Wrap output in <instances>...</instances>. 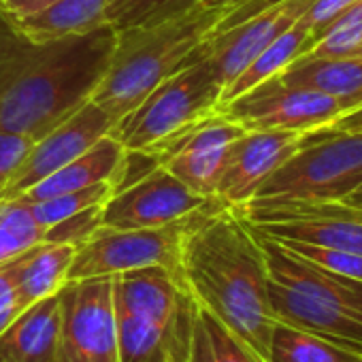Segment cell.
Listing matches in <instances>:
<instances>
[{"instance_id": "1", "label": "cell", "mask_w": 362, "mask_h": 362, "mask_svg": "<svg viewBox=\"0 0 362 362\" xmlns=\"http://www.w3.org/2000/svg\"><path fill=\"white\" fill-rule=\"evenodd\" d=\"M117 33H92L35 43L0 11V130L39 141L79 107L100 83Z\"/></svg>"}, {"instance_id": "2", "label": "cell", "mask_w": 362, "mask_h": 362, "mask_svg": "<svg viewBox=\"0 0 362 362\" xmlns=\"http://www.w3.org/2000/svg\"><path fill=\"white\" fill-rule=\"evenodd\" d=\"M181 269L197 303L267 360L275 315L264 254L250 222L220 199L199 209L184 237Z\"/></svg>"}, {"instance_id": "3", "label": "cell", "mask_w": 362, "mask_h": 362, "mask_svg": "<svg viewBox=\"0 0 362 362\" xmlns=\"http://www.w3.org/2000/svg\"><path fill=\"white\" fill-rule=\"evenodd\" d=\"M226 13V3H194L166 20L119 30L111 62L90 100L113 122L132 111L158 83L188 69L201 56L209 30Z\"/></svg>"}, {"instance_id": "4", "label": "cell", "mask_w": 362, "mask_h": 362, "mask_svg": "<svg viewBox=\"0 0 362 362\" xmlns=\"http://www.w3.org/2000/svg\"><path fill=\"white\" fill-rule=\"evenodd\" d=\"M254 233L267 262L275 320L362 356V279L326 271L258 228Z\"/></svg>"}, {"instance_id": "5", "label": "cell", "mask_w": 362, "mask_h": 362, "mask_svg": "<svg viewBox=\"0 0 362 362\" xmlns=\"http://www.w3.org/2000/svg\"><path fill=\"white\" fill-rule=\"evenodd\" d=\"M119 362H188L199 303L162 267L113 275Z\"/></svg>"}, {"instance_id": "6", "label": "cell", "mask_w": 362, "mask_h": 362, "mask_svg": "<svg viewBox=\"0 0 362 362\" xmlns=\"http://www.w3.org/2000/svg\"><path fill=\"white\" fill-rule=\"evenodd\" d=\"M362 188V132L330 126L305 132L303 145L275 168L252 201H345Z\"/></svg>"}, {"instance_id": "7", "label": "cell", "mask_w": 362, "mask_h": 362, "mask_svg": "<svg viewBox=\"0 0 362 362\" xmlns=\"http://www.w3.org/2000/svg\"><path fill=\"white\" fill-rule=\"evenodd\" d=\"M220 94L222 88L209 60L199 58L188 69L158 83L132 111L113 124L109 134L126 151H141L173 130L211 115L220 105Z\"/></svg>"}, {"instance_id": "8", "label": "cell", "mask_w": 362, "mask_h": 362, "mask_svg": "<svg viewBox=\"0 0 362 362\" xmlns=\"http://www.w3.org/2000/svg\"><path fill=\"white\" fill-rule=\"evenodd\" d=\"M194 214L158 228L119 230L100 226L83 245L77 247L69 269V281L117 275L143 267H162L179 284L186 286L184 269H181V247Z\"/></svg>"}, {"instance_id": "9", "label": "cell", "mask_w": 362, "mask_h": 362, "mask_svg": "<svg viewBox=\"0 0 362 362\" xmlns=\"http://www.w3.org/2000/svg\"><path fill=\"white\" fill-rule=\"evenodd\" d=\"M56 362H119L113 275L71 279L58 290Z\"/></svg>"}, {"instance_id": "10", "label": "cell", "mask_w": 362, "mask_h": 362, "mask_svg": "<svg viewBox=\"0 0 362 362\" xmlns=\"http://www.w3.org/2000/svg\"><path fill=\"white\" fill-rule=\"evenodd\" d=\"M237 211L273 239L303 241L362 256V207L345 201H250Z\"/></svg>"}, {"instance_id": "11", "label": "cell", "mask_w": 362, "mask_h": 362, "mask_svg": "<svg viewBox=\"0 0 362 362\" xmlns=\"http://www.w3.org/2000/svg\"><path fill=\"white\" fill-rule=\"evenodd\" d=\"M218 111L245 130L311 132L345 115L349 109L324 92L284 83L277 75L224 103Z\"/></svg>"}, {"instance_id": "12", "label": "cell", "mask_w": 362, "mask_h": 362, "mask_svg": "<svg viewBox=\"0 0 362 362\" xmlns=\"http://www.w3.org/2000/svg\"><path fill=\"white\" fill-rule=\"evenodd\" d=\"M214 201L188 190L164 166H156L126 184L105 203L103 226L119 230L158 228L188 218Z\"/></svg>"}, {"instance_id": "13", "label": "cell", "mask_w": 362, "mask_h": 362, "mask_svg": "<svg viewBox=\"0 0 362 362\" xmlns=\"http://www.w3.org/2000/svg\"><path fill=\"white\" fill-rule=\"evenodd\" d=\"M113 119L96 103L88 100L71 117L49 130L45 136L33 143L24 160L13 170L7 186L0 192V199H18L39 181L86 153L94 143L107 136L113 128Z\"/></svg>"}, {"instance_id": "14", "label": "cell", "mask_w": 362, "mask_h": 362, "mask_svg": "<svg viewBox=\"0 0 362 362\" xmlns=\"http://www.w3.org/2000/svg\"><path fill=\"white\" fill-rule=\"evenodd\" d=\"M311 5L313 0H281L230 28L209 33L199 56L209 60L220 88L224 90L271 41L303 18Z\"/></svg>"}, {"instance_id": "15", "label": "cell", "mask_w": 362, "mask_h": 362, "mask_svg": "<svg viewBox=\"0 0 362 362\" xmlns=\"http://www.w3.org/2000/svg\"><path fill=\"white\" fill-rule=\"evenodd\" d=\"M305 132L290 130H245L228 145L216 199L233 209L245 207L269 179L300 145Z\"/></svg>"}, {"instance_id": "16", "label": "cell", "mask_w": 362, "mask_h": 362, "mask_svg": "<svg viewBox=\"0 0 362 362\" xmlns=\"http://www.w3.org/2000/svg\"><path fill=\"white\" fill-rule=\"evenodd\" d=\"M126 158L128 151L111 134H107L98 143H94L86 153L77 156L75 160H71L43 181H39L37 186L20 194L18 199L26 203H37L64 192L83 190L88 186L100 184V181H115L122 188Z\"/></svg>"}, {"instance_id": "17", "label": "cell", "mask_w": 362, "mask_h": 362, "mask_svg": "<svg viewBox=\"0 0 362 362\" xmlns=\"http://www.w3.org/2000/svg\"><path fill=\"white\" fill-rule=\"evenodd\" d=\"M60 330L58 292L26 307L0 334V358L9 362H56Z\"/></svg>"}, {"instance_id": "18", "label": "cell", "mask_w": 362, "mask_h": 362, "mask_svg": "<svg viewBox=\"0 0 362 362\" xmlns=\"http://www.w3.org/2000/svg\"><path fill=\"white\" fill-rule=\"evenodd\" d=\"M75 254V245L43 241L7 260L22 311L56 294L69 281V269Z\"/></svg>"}, {"instance_id": "19", "label": "cell", "mask_w": 362, "mask_h": 362, "mask_svg": "<svg viewBox=\"0 0 362 362\" xmlns=\"http://www.w3.org/2000/svg\"><path fill=\"white\" fill-rule=\"evenodd\" d=\"M277 77L284 83L311 88L339 98L349 111L362 107V56L317 58L303 54Z\"/></svg>"}, {"instance_id": "20", "label": "cell", "mask_w": 362, "mask_h": 362, "mask_svg": "<svg viewBox=\"0 0 362 362\" xmlns=\"http://www.w3.org/2000/svg\"><path fill=\"white\" fill-rule=\"evenodd\" d=\"M113 0H58L52 7L22 18L9 20L18 33L35 43L56 41L64 37L86 35L107 24L105 13Z\"/></svg>"}, {"instance_id": "21", "label": "cell", "mask_w": 362, "mask_h": 362, "mask_svg": "<svg viewBox=\"0 0 362 362\" xmlns=\"http://www.w3.org/2000/svg\"><path fill=\"white\" fill-rule=\"evenodd\" d=\"M313 47L311 30L305 26V22L298 18L288 30H284L275 41H271L243 71L241 75L222 90L220 105L245 94L247 90L256 88L258 83L279 75L288 64H292L298 56L307 54ZM218 105V107H220Z\"/></svg>"}, {"instance_id": "22", "label": "cell", "mask_w": 362, "mask_h": 362, "mask_svg": "<svg viewBox=\"0 0 362 362\" xmlns=\"http://www.w3.org/2000/svg\"><path fill=\"white\" fill-rule=\"evenodd\" d=\"M188 362H267L214 313L199 305Z\"/></svg>"}, {"instance_id": "23", "label": "cell", "mask_w": 362, "mask_h": 362, "mask_svg": "<svg viewBox=\"0 0 362 362\" xmlns=\"http://www.w3.org/2000/svg\"><path fill=\"white\" fill-rule=\"evenodd\" d=\"M358 358V354L277 320L267 354V362H356Z\"/></svg>"}, {"instance_id": "24", "label": "cell", "mask_w": 362, "mask_h": 362, "mask_svg": "<svg viewBox=\"0 0 362 362\" xmlns=\"http://www.w3.org/2000/svg\"><path fill=\"white\" fill-rule=\"evenodd\" d=\"M226 156H228V145L175 156L166 160L162 166L194 194L203 199H216L220 177L226 166Z\"/></svg>"}, {"instance_id": "25", "label": "cell", "mask_w": 362, "mask_h": 362, "mask_svg": "<svg viewBox=\"0 0 362 362\" xmlns=\"http://www.w3.org/2000/svg\"><path fill=\"white\" fill-rule=\"evenodd\" d=\"M45 228L35 220L30 205L22 199H0V262L43 243Z\"/></svg>"}, {"instance_id": "26", "label": "cell", "mask_w": 362, "mask_h": 362, "mask_svg": "<svg viewBox=\"0 0 362 362\" xmlns=\"http://www.w3.org/2000/svg\"><path fill=\"white\" fill-rule=\"evenodd\" d=\"M119 190V184L115 181H100V184L88 186L83 190H75V192H64L45 201H37V203H28L30 211L35 216V220L47 230L49 226L83 211L96 205H105L115 192Z\"/></svg>"}, {"instance_id": "27", "label": "cell", "mask_w": 362, "mask_h": 362, "mask_svg": "<svg viewBox=\"0 0 362 362\" xmlns=\"http://www.w3.org/2000/svg\"><path fill=\"white\" fill-rule=\"evenodd\" d=\"M199 0H113L105 13L107 24L119 33L136 26H147L190 9Z\"/></svg>"}, {"instance_id": "28", "label": "cell", "mask_w": 362, "mask_h": 362, "mask_svg": "<svg viewBox=\"0 0 362 362\" xmlns=\"http://www.w3.org/2000/svg\"><path fill=\"white\" fill-rule=\"evenodd\" d=\"M362 43V0L349 5L330 28L315 41V45L307 52L317 58H343L354 56L358 45Z\"/></svg>"}, {"instance_id": "29", "label": "cell", "mask_w": 362, "mask_h": 362, "mask_svg": "<svg viewBox=\"0 0 362 362\" xmlns=\"http://www.w3.org/2000/svg\"><path fill=\"white\" fill-rule=\"evenodd\" d=\"M275 241H279L281 245H286L300 258H305L326 271L347 275L354 279H362V256L360 254L332 250V247H324V245H313V243H303V241H288V239H275Z\"/></svg>"}, {"instance_id": "30", "label": "cell", "mask_w": 362, "mask_h": 362, "mask_svg": "<svg viewBox=\"0 0 362 362\" xmlns=\"http://www.w3.org/2000/svg\"><path fill=\"white\" fill-rule=\"evenodd\" d=\"M103 211L105 205H96L90 209H83L45 230L43 241L45 243H64V245H83L100 226H103Z\"/></svg>"}, {"instance_id": "31", "label": "cell", "mask_w": 362, "mask_h": 362, "mask_svg": "<svg viewBox=\"0 0 362 362\" xmlns=\"http://www.w3.org/2000/svg\"><path fill=\"white\" fill-rule=\"evenodd\" d=\"M33 143L35 141L30 136L0 130V192L7 186V181L11 179L13 170L24 160V156L28 153Z\"/></svg>"}, {"instance_id": "32", "label": "cell", "mask_w": 362, "mask_h": 362, "mask_svg": "<svg viewBox=\"0 0 362 362\" xmlns=\"http://www.w3.org/2000/svg\"><path fill=\"white\" fill-rule=\"evenodd\" d=\"M354 3H356V0H313V5L300 18L305 22V26L311 30L313 45L330 28V24Z\"/></svg>"}, {"instance_id": "33", "label": "cell", "mask_w": 362, "mask_h": 362, "mask_svg": "<svg viewBox=\"0 0 362 362\" xmlns=\"http://www.w3.org/2000/svg\"><path fill=\"white\" fill-rule=\"evenodd\" d=\"M20 303L7 262H0V334L20 315Z\"/></svg>"}, {"instance_id": "34", "label": "cell", "mask_w": 362, "mask_h": 362, "mask_svg": "<svg viewBox=\"0 0 362 362\" xmlns=\"http://www.w3.org/2000/svg\"><path fill=\"white\" fill-rule=\"evenodd\" d=\"M54 3L58 0H0V11L9 20H22L52 7Z\"/></svg>"}, {"instance_id": "35", "label": "cell", "mask_w": 362, "mask_h": 362, "mask_svg": "<svg viewBox=\"0 0 362 362\" xmlns=\"http://www.w3.org/2000/svg\"><path fill=\"white\" fill-rule=\"evenodd\" d=\"M334 130H345V132H362V107L347 111L332 124H328Z\"/></svg>"}, {"instance_id": "36", "label": "cell", "mask_w": 362, "mask_h": 362, "mask_svg": "<svg viewBox=\"0 0 362 362\" xmlns=\"http://www.w3.org/2000/svg\"><path fill=\"white\" fill-rule=\"evenodd\" d=\"M345 203L356 205V207H362V190H356L354 194H349V197L345 199Z\"/></svg>"}, {"instance_id": "37", "label": "cell", "mask_w": 362, "mask_h": 362, "mask_svg": "<svg viewBox=\"0 0 362 362\" xmlns=\"http://www.w3.org/2000/svg\"><path fill=\"white\" fill-rule=\"evenodd\" d=\"M201 3H205V5H209V7H216V5H224V3H228V0H201Z\"/></svg>"}, {"instance_id": "38", "label": "cell", "mask_w": 362, "mask_h": 362, "mask_svg": "<svg viewBox=\"0 0 362 362\" xmlns=\"http://www.w3.org/2000/svg\"><path fill=\"white\" fill-rule=\"evenodd\" d=\"M354 56H362V43L358 45V49H356V54H354Z\"/></svg>"}, {"instance_id": "39", "label": "cell", "mask_w": 362, "mask_h": 362, "mask_svg": "<svg viewBox=\"0 0 362 362\" xmlns=\"http://www.w3.org/2000/svg\"><path fill=\"white\" fill-rule=\"evenodd\" d=\"M356 362H362V356H360V358H358V360H356Z\"/></svg>"}, {"instance_id": "40", "label": "cell", "mask_w": 362, "mask_h": 362, "mask_svg": "<svg viewBox=\"0 0 362 362\" xmlns=\"http://www.w3.org/2000/svg\"><path fill=\"white\" fill-rule=\"evenodd\" d=\"M0 362H9V360H3V358H0Z\"/></svg>"}, {"instance_id": "41", "label": "cell", "mask_w": 362, "mask_h": 362, "mask_svg": "<svg viewBox=\"0 0 362 362\" xmlns=\"http://www.w3.org/2000/svg\"><path fill=\"white\" fill-rule=\"evenodd\" d=\"M360 190H362V188H360Z\"/></svg>"}]
</instances>
